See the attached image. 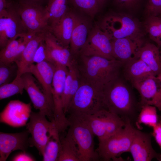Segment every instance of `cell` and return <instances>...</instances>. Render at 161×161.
Returning a JSON list of instances; mask_svg holds the SVG:
<instances>
[{
    "mask_svg": "<svg viewBox=\"0 0 161 161\" xmlns=\"http://www.w3.org/2000/svg\"><path fill=\"white\" fill-rule=\"evenodd\" d=\"M125 80L119 76L107 84L102 91L103 103L105 109L133 125L141 106Z\"/></svg>",
    "mask_w": 161,
    "mask_h": 161,
    "instance_id": "obj_1",
    "label": "cell"
},
{
    "mask_svg": "<svg viewBox=\"0 0 161 161\" xmlns=\"http://www.w3.org/2000/svg\"><path fill=\"white\" fill-rule=\"evenodd\" d=\"M77 64L81 78L102 89L120 76L123 63L99 56L80 55Z\"/></svg>",
    "mask_w": 161,
    "mask_h": 161,
    "instance_id": "obj_2",
    "label": "cell"
},
{
    "mask_svg": "<svg viewBox=\"0 0 161 161\" xmlns=\"http://www.w3.org/2000/svg\"><path fill=\"white\" fill-rule=\"evenodd\" d=\"M102 90L81 78L79 88L68 106L69 116H79L93 114L104 109Z\"/></svg>",
    "mask_w": 161,
    "mask_h": 161,
    "instance_id": "obj_3",
    "label": "cell"
},
{
    "mask_svg": "<svg viewBox=\"0 0 161 161\" xmlns=\"http://www.w3.org/2000/svg\"><path fill=\"white\" fill-rule=\"evenodd\" d=\"M99 26L111 40L143 36L140 23L136 18L126 13H110L103 18Z\"/></svg>",
    "mask_w": 161,
    "mask_h": 161,
    "instance_id": "obj_4",
    "label": "cell"
},
{
    "mask_svg": "<svg viewBox=\"0 0 161 161\" xmlns=\"http://www.w3.org/2000/svg\"><path fill=\"white\" fill-rule=\"evenodd\" d=\"M135 128L129 121L109 137L99 141L97 153L99 159L108 161L117 160L122 153L129 152Z\"/></svg>",
    "mask_w": 161,
    "mask_h": 161,
    "instance_id": "obj_5",
    "label": "cell"
},
{
    "mask_svg": "<svg viewBox=\"0 0 161 161\" xmlns=\"http://www.w3.org/2000/svg\"><path fill=\"white\" fill-rule=\"evenodd\" d=\"M67 133L74 139L78 147L81 161H97L99 160L95 150L94 134L87 123L81 118L70 116Z\"/></svg>",
    "mask_w": 161,
    "mask_h": 161,
    "instance_id": "obj_6",
    "label": "cell"
},
{
    "mask_svg": "<svg viewBox=\"0 0 161 161\" xmlns=\"http://www.w3.org/2000/svg\"><path fill=\"white\" fill-rule=\"evenodd\" d=\"M76 117L81 118L87 123L99 141L109 137L126 123L118 116L104 109L92 114Z\"/></svg>",
    "mask_w": 161,
    "mask_h": 161,
    "instance_id": "obj_7",
    "label": "cell"
},
{
    "mask_svg": "<svg viewBox=\"0 0 161 161\" xmlns=\"http://www.w3.org/2000/svg\"><path fill=\"white\" fill-rule=\"evenodd\" d=\"M16 3L18 11L28 32L36 34L49 30V18L45 6L32 2Z\"/></svg>",
    "mask_w": 161,
    "mask_h": 161,
    "instance_id": "obj_8",
    "label": "cell"
},
{
    "mask_svg": "<svg viewBox=\"0 0 161 161\" xmlns=\"http://www.w3.org/2000/svg\"><path fill=\"white\" fill-rule=\"evenodd\" d=\"M46 117L44 113L40 111L32 112L30 121L26 125L31 136L29 138L30 146L35 147L42 156L52 133L56 129L53 122L48 120Z\"/></svg>",
    "mask_w": 161,
    "mask_h": 161,
    "instance_id": "obj_9",
    "label": "cell"
},
{
    "mask_svg": "<svg viewBox=\"0 0 161 161\" xmlns=\"http://www.w3.org/2000/svg\"><path fill=\"white\" fill-rule=\"evenodd\" d=\"M27 32L18 11L16 3L11 1L0 14L1 49L16 37Z\"/></svg>",
    "mask_w": 161,
    "mask_h": 161,
    "instance_id": "obj_10",
    "label": "cell"
},
{
    "mask_svg": "<svg viewBox=\"0 0 161 161\" xmlns=\"http://www.w3.org/2000/svg\"><path fill=\"white\" fill-rule=\"evenodd\" d=\"M79 55L99 56L109 60L115 59L113 55L112 40L98 26L91 29Z\"/></svg>",
    "mask_w": 161,
    "mask_h": 161,
    "instance_id": "obj_11",
    "label": "cell"
},
{
    "mask_svg": "<svg viewBox=\"0 0 161 161\" xmlns=\"http://www.w3.org/2000/svg\"><path fill=\"white\" fill-rule=\"evenodd\" d=\"M30 103L12 100L0 113V122L13 127L26 126L32 112Z\"/></svg>",
    "mask_w": 161,
    "mask_h": 161,
    "instance_id": "obj_12",
    "label": "cell"
},
{
    "mask_svg": "<svg viewBox=\"0 0 161 161\" xmlns=\"http://www.w3.org/2000/svg\"><path fill=\"white\" fill-rule=\"evenodd\" d=\"M140 94L141 106L149 105L156 107L161 102V73L152 75L132 85Z\"/></svg>",
    "mask_w": 161,
    "mask_h": 161,
    "instance_id": "obj_13",
    "label": "cell"
},
{
    "mask_svg": "<svg viewBox=\"0 0 161 161\" xmlns=\"http://www.w3.org/2000/svg\"><path fill=\"white\" fill-rule=\"evenodd\" d=\"M151 135L135 128L129 150L134 161H150L155 158L161 160V154L153 148Z\"/></svg>",
    "mask_w": 161,
    "mask_h": 161,
    "instance_id": "obj_14",
    "label": "cell"
},
{
    "mask_svg": "<svg viewBox=\"0 0 161 161\" xmlns=\"http://www.w3.org/2000/svg\"><path fill=\"white\" fill-rule=\"evenodd\" d=\"M44 40L47 61L68 68L76 61L69 48L61 45L49 30L45 32Z\"/></svg>",
    "mask_w": 161,
    "mask_h": 161,
    "instance_id": "obj_15",
    "label": "cell"
},
{
    "mask_svg": "<svg viewBox=\"0 0 161 161\" xmlns=\"http://www.w3.org/2000/svg\"><path fill=\"white\" fill-rule=\"evenodd\" d=\"M21 76L24 82V90L28 94L34 108L44 113L49 121L53 122V109L45 94L37 85L34 77L29 72L24 73Z\"/></svg>",
    "mask_w": 161,
    "mask_h": 161,
    "instance_id": "obj_16",
    "label": "cell"
},
{
    "mask_svg": "<svg viewBox=\"0 0 161 161\" xmlns=\"http://www.w3.org/2000/svg\"><path fill=\"white\" fill-rule=\"evenodd\" d=\"M55 69V64L48 61L33 64L28 68L27 72L31 74L41 86L43 92L46 96L54 110L52 93V82Z\"/></svg>",
    "mask_w": 161,
    "mask_h": 161,
    "instance_id": "obj_17",
    "label": "cell"
},
{
    "mask_svg": "<svg viewBox=\"0 0 161 161\" xmlns=\"http://www.w3.org/2000/svg\"><path fill=\"white\" fill-rule=\"evenodd\" d=\"M27 130L21 132L9 133L0 132V161H6L13 151H26L30 146Z\"/></svg>",
    "mask_w": 161,
    "mask_h": 161,
    "instance_id": "obj_18",
    "label": "cell"
},
{
    "mask_svg": "<svg viewBox=\"0 0 161 161\" xmlns=\"http://www.w3.org/2000/svg\"><path fill=\"white\" fill-rule=\"evenodd\" d=\"M143 36L126 37L112 40V53L116 60L125 63L135 57L144 44Z\"/></svg>",
    "mask_w": 161,
    "mask_h": 161,
    "instance_id": "obj_19",
    "label": "cell"
},
{
    "mask_svg": "<svg viewBox=\"0 0 161 161\" xmlns=\"http://www.w3.org/2000/svg\"><path fill=\"white\" fill-rule=\"evenodd\" d=\"M55 65L52 90L54 104V115L56 119H60L65 116L62 99L68 72V68L61 64H55Z\"/></svg>",
    "mask_w": 161,
    "mask_h": 161,
    "instance_id": "obj_20",
    "label": "cell"
},
{
    "mask_svg": "<svg viewBox=\"0 0 161 161\" xmlns=\"http://www.w3.org/2000/svg\"><path fill=\"white\" fill-rule=\"evenodd\" d=\"M75 13L69 9L59 21L49 25V29L61 45L69 48L75 23Z\"/></svg>",
    "mask_w": 161,
    "mask_h": 161,
    "instance_id": "obj_21",
    "label": "cell"
},
{
    "mask_svg": "<svg viewBox=\"0 0 161 161\" xmlns=\"http://www.w3.org/2000/svg\"><path fill=\"white\" fill-rule=\"evenodd\" d=\"M47 31L35 34L29 41L21 54L15 61L18 67L17 76H21L27 72L28 68L33 64L36 52L40 43L44 39Z\"/></svg>",
    "mask_w": 161,
    "mask_h": 161,
    "instance_id": "obj_22",
    "label": "cell"
},
{
    "mask_svg": "<svg viewBox=\"0 0 161 161\" xmlns=\"http://www.w3.org/2000/svg\"><path fill=\"white\" fill-rule=\"evenodd\" d=\"M91 29L88 22L85 18L75 13V21L69 49L73 56L79 55L85 44Z\"/></svg>",
    "mask_w": 161,
    "mask_h": 161,
    "instance_id": "obj_23",
    "label": "cell"
},
{
    "mask_svg": "<svg viewBox=\"0 0 161 161\" xmlns=\"http://www.w3.org/2000/svg\"><path fill=\"white\" fill-rule=\"evenodd\" d=\"M122 69L125 80L132 85L148 76L155 75L144 62L136 57L123 63Z\"/></svg>",
    "mask_w": 161,
    "mask_h": 161,
    "instance_id": "obj_24",
    "label": "cell"
},
{
    "mask_svg": "<svg viewBox=\"0 0 161 161\" xmlns=\"http://www.w3.org/2000/svg\"><path fill=\"white\" fill-rule=\"evenodd\" d=\"M135 57L144 62L155 75L161 73V53L157 46L149 42L144 44Z\"/></svg>",
    "mask_w": 161,
    "mask_h": 161,
    "instance_id": "obj_25",
    "label": "cell"
},
{
    "mask_svg": "<svg viewBox=\"0 0 161 161\" xmlns=\"http://www.w3.org/2000/svg\"><path fill=\"white\" fill-rule=\"evenodd\" d=\"M80 79L76 61L68 68V72L65 83L62 100L63 109L65 114L71 100L79 88Z\"/></svg>",
    "mask_w": 161,
    "mask_h": 161,
    "instance_id": "obj_26",
    "label": "cell"
},
{
    "mask_svg": "<svg viewBox=\"0 0 161 161\" xmlns=\"http://www.w3.org/2000/svg\"><path fill=\"white\" fill-rule=\"evenodd\" d=\"M60 148L58 161H81L80 154L76 143L68 133L60 139Z\"/></svg>",
    "mask_w": 161,
    "mask_h": 161,
    "instance_id": "obj_27",
    "label": "cell"
},
{
    "mask_svg": "<svg viewBox=\"0 0 161 161\" xmlns=\"http://www.w3.org/2000/svg\"><path fill=\"white\" fill-rule=\"evenodd\" d=\"M69 0H48L45 6L49 18V25L57 22L69 9Z\"/></svg>",
    "mask_w": 161,
    "mask_h": 161,
    "instance_id": "obj_28",
    "label": "cell"
},
{
    "mask_svg": "<svg viewBox=\"0 0 161 161\" xmlns=\"http://www.w3.org/2000/svg\"><path fill=\"white\" fill-rule=\"evenodd\" d=\"M27 33L16 37L1 49L0 52V62L7 64L15 63L18 57L19 46Z\"/></svg>",
    "mask_w": 161,
    "mask_h": 161,
    "instance_id": "obj_29",
    "label": "cell"
},
{
    "mask_svg": "<svg viewBox=\"0 0 161 161\" xmlns=\"http://www.w3.org/2000/svg\"><path fill=\"white\" fill-rule=\"evenodd\" d=\"M144 27L151 40L158 47H161V17L158 16H148L145 21Z\"/></svg>",
    "mask_w": 161,
    "mask_h": 161,
    "instance_id": "obj_30",
    "label": "cell"
},
{
    "mask_svg": "<svg viewBox=\"0 0 161 161\" xmlns=\"http://www.w3.org/2000/svg\"><path fill=\"white\" fill-rule=\"evenodd\" d=\"M0 86V100L16 94H21L24 89V82L21 76L17 75L11 82Z\"/></svg>",
    "mask_w": 161,
    "mask_h": 161,
    "instance_id": "obj_31",
    "label": "cell"
},
{
    "mask_svg": "<svg viewBox=\"0 0 161 161\" xmlns=\"http://www.w3.org/2000/svg\"><path fill=\"white\" fill-rule=\"evenodd\" d=\"M59 133L56 132L51 135L45 147L42 155L43 161H58L60 148Z\"/></svg>",
    "mask_w": 161,
    "mask_h": 161,
    "instance_id": "obj_32",
    "label": "cell"
},
{
    "mask_svg": "<svg viewBox=\"0 0 161 161\" xmlns=\"http://www.w3.org/2000/svg\"><path fill=\"white\" fill-rule=\"evenodd\" d=\"M158 121L156 106L146 105L141 107L136 124H143L153 128L157 125Z\"/></svg>",
    "mask_w": 161,
    "mask_h": 161,
    "instance_id": "obj_33",
    "label": "cell"
},
{
    "mask_svg": "<svg viewBox=\"0 0 161 161\" xmlns=\"http://www.w3.org/2000/svg\"><path fill=\"white\" fill-rule=\"evenodd\" d=\"M70 4L75 9L93 17L101 8L96 0H69Z\"/></svg>",
    "mask_w": 161,
    "mask_h": 161,
    "instance_id": "obj_34",
    "label": "cell"
},
{
    "mask_svg": "<svg viewBox=\"0 0 161 161\" xmlns=\"http://www.w3.org/2000/svg\"><path fill=\"white\" fill-rule=\"evenodd\" d=\"M17 71L18 67L15 63L0 62V86L13 80L17 76Z\"/></svg>",
    "mask_w": 161,
    "mask_h": 161,
    "instance_id": "obj_35",
    "label": "cell"
},
{
    "mask_svg": "<svg viewBox=\"0 0 161 161\" xmlns=\"http://www.w3.org/2000/svg\"><path fill=\"white\" fill-rule=\"evenodd\" d=\"M117 7L122 9L131 10L140 7L144 0H111Z\"/></svg>",
    "mask_w": 161,
    "mask_h": 161,
    "instance_id": "obj_36",
    "label": "cell"
},
{
    "mask_svg": "<svg viewBox=\"0 0 161 161\" xmlns=\"http://www.w3.org/2000/svg\"><path fill=\"white\" fill-rule=\"evenodd\" d=\"M145 10L148 16H159L161 12V0H148Z\"/></svg>",
    "mask_w": 161,
    "mask_h": 161,
    "instance_id": "obj_37",
    "label": "cell"
},
{
    "mask_svg": "<svg viewBox=\"0 0 161 161\" xmlns=\"http://www.w3.org/2000/svg\"><path fill=\"white\" fill-rule=\"evenodd\" d=\"M47 61L45 45L44 39L40 43L35 53L33 64H38Z\"/></svg>",
    "mask_w": 161,
    "mask_h": 161,
    "instance_id": "obj_38",
    "label": "cell"
},
{
    "mask_svg": "<svg viewBox=\"0 0 161 161\" xmlns=\"http://www.w3.org/2000/svg\"><path fill=\"white\" fill-rule=\"evenodd\" d=\"M13 161H34L35 159L31 155L26 152L22 151L14 155L11 159Z\"/></svg>",
    "mask_w": 161,
    "mask_h": 161,
    "instance_id": "obj_39",
    "label": "cell"
},
{
    "mask_svg": "<svg viewBox=\"0 0 161 161\" xmlns=\"http://www.w3.org/2000/svg\"><path fill=\"white\" fill-rule=\"evenodd\" d=\"M153 128L152 135L161 150V120L158 121L157 125Z\"/></svg>",
    "mask_w": 161,
    "mask_h": 161,
    "instance_id": "obj_40",
    "label": "cell"
},
{
    "mask_svg": "<svg viewBox=\"0 0 161 161\" xmlns=\"http://www.w3.org/2000/svg\"><path fill=\"white\" fill-rule=\"evenodd\" d=\"M9 3L6 0H0V13L6 10Z\"/></svg>",
    "mask_w": 161,
    "mask_h": 161,
    "instance_id": "obj_41",
    "label": "cell"
},
{
    "mask_svg": "<svg viewBox=\"0 0 161 161\" xmlns=\"http://www.w3.org/2000/svg\"><path fill=\"white\" fill-rule=\"evenodd\" d=\"M48 0H18V2H29L37 3L43 5V4L45 2L47 3Z\"/></svg>",
    "mask_w": 161,
    "mask_h": 161,
    "instance_id": "obj_42",
    "label": "cell"
},
{
    "mask_svg": "<svg viewBox=\"0 0 161 161\" xmlns=\"http://www.w3.org/2000/svg\"><path fill=\"white\" fill-rule=\"evenodd\" d=\"M101 8L103 7L109 0H96Z\"/></svg>",
    "mask_w": 161,
    "mask_h": 161,
    "instance_id": "obj_43",
    "label": "cell"
},
{
    "mask_svg": "<svg viewBox=\"0 0 161 161\" xmlns=\"http://www.w3.org/2000/svg\"><path fill=\"white\" fill-rule=\"evenodd\" d=\"M157 107L161 112V102L160 104L158 105Z\"/></svg>",
    "mask_w": 161,
    "mask_h": 161,
    "instance_id": "obj_44",
    "label": "cell"
},
{
    "mask_svg": "<svg viewBox=\"0 0 161 161\" xmlns=\"http://www.w3.org/2000/svg\"><path fill=\"white\" fill-rule=\"evenodd\" d=\"M6 1H7V2H8V3H9V2H11V1H11V0H6Z\"/></svg>",
    "mask_w": 161,
    "mask_h": 161,
    "instance_id": "obj_45",
    "label": "cell"
},
{
    "mask_svg": "<svg viewBox=\"0 0 161 161\" xmlns=\"http://www.w3.org/2000/svg\"><path fill=\"white\" fill-rule=\"evenodd\" d=\"M159 16L161 17V12L160 15L159 16Z\"/></svg>",
    "mask_w": 161,
    "mask_h": 161,
    "instance_id": "obj_46",
    "label": "cell"
}]
</instances>
